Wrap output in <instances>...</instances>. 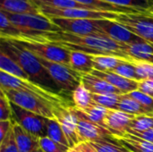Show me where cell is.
Instances as JSON below:
<instances>
[{
  "instance_id": "f6af8a7d",
  "label": "cell",
  "mask_w": 153,
  "mask_h": 152,
  "mask_svg": "<svg viewBox=\"0 0 153 152\" xmlns=\"http://www.w3.org/2000/svg\"><path fill=\"white\" fill-rule=\"evenodd\" d=\"M67 152H80V149H79V147H78V145H77V146H75V147L70 148Z\"/></svg>"
},
{
  "instance_id": "d4e9b609",
  "label": "cell",
  "mask_w": 153,
  "mask_h": 152,
  "mask_svg": "<svg viewBox=\"0 0 153 152\" xmlns=\"http://www.w3.org/2000/svg\"><path fill=\"white\" fill-rule=\"evenodd\" d=\"M0 36L1 39L21 40L24 38L22 32L10 22L3 11H0Z\"/></svg>"
},
{
  "instance_id": "e575fe53",
  "label": "cell",
  "mask_w": 153,
  "mask_h": 152,
  "mask_svg": "<svg viewBox=\"0 0 153 152\" xmlns=\"http://www.w3.org/2000/svg\"><path fill=\"white\" fill-rule=\"evenodd\" d=\"M111 72H113L117 74H119L125 78L140 82V78L136 73V69L131 61H125L124 63L119 65L117 67H116Z\"/></svg>"
},
{
  "instance_id": "9a60e30c",
  "label": "cell",
  "mask_w": 153,
  "mask_h": 152,
  "mask_svg": "<svg viewBox=\"0 0 153 152\" xmlns=\"http://www.w3.org/2000/svg\"><path fill=\"white\" fill-rule=\"evenodd\" d=\"M91 74L108 82L112 86L119 90L123 94H128L132 91L137 90L139 87V82L125 78L113 72H100L93 70Z\"/></svg>"
},
{
  "instance_id": "ee69618b",
  "label": "cell",
  "mask_w": 153,
  "mask_h": 152,
  "mask_svg": "<svg viewBox=\"0 0 153 152\" xmlns=\"http://www.w3.org/2000/svg\"><path fill=\"white\" fill-rule=\"evenodd\" d=\"M78 147L80 149V152H97L91 142H81L78 144Z\"/></svg>"
},
{
  "instance_id": "4316f807",
  "label": "cell",
  "mask_w": 153,
  "mask_h": 152,
  "mask_svg": "<svg viewBox=\"0 0 153 152\" xmlns=\"http://www.w3.org/2000/svg\"><path fill=\"white\" fill-rule=\"evenodd\" d=\"M117 110L133 116L148 115L141 104L127 94H123L118 104Z\"/></svg>"
},
{
  "instance_id": "ba28073f",
  "label": "cell",
  "mask_w": 153,
  "mask_h": 152,
  "mask_svg": "<svg viewBox=\"0 0 153 152\" xmlns=\"http://www.w3.org/2000/svg\"><path fill=\"white\" fill-rule=\"evenodd\" d=\"M17 41L39 58H43L55 63L63 64L69 66L70 50L59 45L51 42H39L33 40Z\"/></svg>"
},
{
  "instance_id": "f35d334b",
  "label": "cell",
  "mask_w": 153,
  "mask_h": 152,
  "mask_svg": "<svg viewBox=\"0 0 153 152\" xmlns=\"http://www.w3.org/2000/svg\"><path fill=\"white\" fill-rule=\"evenodd\" d=\"M136 69V73L140 78V81L145 79H153V65L142 61L132 62Z\"/></svg>"
},
{
  "instance_id": "60d3db41",
  "label": "cell",
  "mask_w": 153,
  "mask_h": 152,
  "mask_svg": "<svg viewBox=\"0 0 153 152\" xmlns=\"http://www.w3.org/2000/svg\"><path fill=\"white\" fill-rule=\"evenodd\" d=\"M138 90L153 98V79H145L140 81Z\"/></svg>"
},
{
  "instance_id": "6da1fadb",
  "label": "cell",
  "mask_w": 153,
  "mask_h": 152,
  "mask_svg": "<svg viewBox=\"0 0 153 152\" xmlns=\"http://www.w3.org/2000/svg\"><path fill=\"white\" fill-rule=\"evenodd\" d=\"M41 42H51L71 51H80L92 56L108 55L133 61L123 50V45L107 36L74 35L64 31L46 33Z\"/></svg>"
},
{
  "instance_id": "2e32d148",
  "label": "cell",
  "mask_w": 153,
  "mask_h": 152,
  "mask_svg": "<svg viewBox=\"0 0 153 152\" xmlns=\"http://www.w3.org/2000/svg\"><path fill=\"white\" fill-rule=\"evenodd\" d=\"M13 130L19 152H34L39 148V138L13 120Z\"/></svg>"
},
{
  "instance_id": "cb8c5ba5",
  "label": "cell",
  "mask_w": 153,
  "mask_h": 152,
  "mask_svg": "<svg viewBox=\"0 0 153 152\" xmlns=\"http://www.w3.org/2000/svg\"><path fill=\"white\" fill-rule=\"evenodd\" d=\"M94 70L100 72H111L125 61H128L115 56L99 55L92 56Z\"/></svg>"
},
{
  "instance_id": "8d00e7d4",
  "label": "cell",
  "mask_w": 153,
  "mask_h": 152,
  "mask_svg": "<svg viewBox=\"0 0 153 152\" xmlns=\"http://www.w3.org/2000/svg\"><path fill=\"white\" fill-rule=\"evenodd\" d=\"M39 148L44 152H67L70 149L67 146L51 140L48 136L39 138Z\"/></svg>"
},
{
  "instance_id": "ab89813d",
  "label": "cell",
  "mask_w": 153,
  "mask_h": 152,
  "mask_svg": "<svg viewBox=\"0 0 153 152\" xmlns=\"http://www.w3.org/2000/svg\"><path fill=\"white\" fill-rule=\"evenodd\" d=\"M0 152H19L13 128L5 138L0 142Z\"/></svg>"
},
{
  "instance_id": "b9f144b4",
  "label": "cell",
  "mask_w": 153,
  "mask_h": 152,
  "mask_svg": "<svg viewBox=\"0 0 153 152\" xmlns=\"http://www.w3.org/2000/svg\"><path fill=\"white\" fill-rule=\"evenodd\" d=\"M13 128V120L0 121V142H2Z\"/></svg>"
},
{
  "instance_id": "7dc6e473",
  "label": "cell",
  "mask_w": 153,
  "mask_h": 152,
  "mask_svg": "<svg viewBox=\"0 0 153 152\" xmlns=\"http://www.w3.org/2000/svg\"><path fill=\"white\" fill-rule=\"evenodd\" d=\"M152 12L153 13V0H152Z\"/></svg>"
},
{
  "instance_id": "ac0fdd59",
  "label": "cell",
  "mask_w": 153,
  "mask_h": 152,
  "mask_svg": "<svg viewBox=\"0 0 153 152\" xmlns=\"http://www.w3.org/2000/svg\"><path fill=\"white\" fill-rule=\"evenodd\" d=\"M0 11L16 14H41L32 0H0Z\"/></svg>"
},
{
  "instance_id": "bcb514c9",
  "label": "cell",
  "mask_w": 153,
  "mask_h": 152,
  "mask_svg": "<svg viewBox=\"0 0 153 152\" xmlns=\"http://www.w3.org/2000/svg\"><path fill=\"white\" fill-rule=\"evenodd\" d=\"M34 152H44V151H43L40 148H39V149H37V150H36Z\"/></svg>"
},
{
  "instance_id": "7a4b0ae2",
  "label": "cell",
  "mask_w": 153,
  "mask_h": 152,
  "mask_svg": "<svg viewBox=\"0 0 153 152\" xmlns=\"http://www.w3.org/2000/svg\"><path fill=\"white\" fill-rule=\"evenodd\" d=\"M0 50H3L15 60L27 73L30 81L53 90L52 86L55 85V83L45 67L42 65L39 58L21 45L17 40L1 39Z\"/></svg>"
},
{
  "instance_id": "836d02e7",
  "label": "cell",
  "mask_w": 153,
  "mask_h": 152,
  "mask_svg": "<svg viewBox=\"0 0 153 152\" xmlns=\"http://www.w3.org/2000/svg\"><path fill=\"white\" fill-rule=\"evenodd\" d=\"M153 128V116L142 115L135 116L127 131L144 132Z\"/></svg>"
},
{
  "instance_id": "d6986e66",
  "label": "cell",
  "mask_w": 153,
  "mask_h": 152,
  "mask_svg": "<svg viewBox=\"0 0 153 152\" xmlns=\"http://www.w3.org/2000/svg\"><path fill=\"white\" fill-rule=\"evenodd\" d=\"M82 82L91 94H108V93L123 94L119 90L112 86L108 82L91 73L82 74Z\"/></svg>"
},
{
  "instance_id": "f1b7e54d",
  "label": "cell",
  "mask_w": 153,
  "mask_h": 152,
  "mask_svg": "<svg viewBox=\"0 0 153 152\" xmlns=\"http://www.w3.org/2000/svg\"><path fill=\"white\" fill-rule=\"evenodd\" d=\"M97 152H130L116 138H105L91 142Z\"/></svg>"
},
{
  "instance_id": "44dd1931",
  "label": "cell",
  "mask_w": 153,
  "mask_h": 152,
  "mask_svg": "<svg viewBox=\"0 0 153 152\" xmlns=\"http://www.w3.org/2000/svg\"><path fill=\"white\" fill-rule=\"evenodd\" d=\"M117 141L130 152H153V143L128 133Z\"/></svg>"
},
{
  "instance_id": "c3c4849f",
  "label": "cell",
  "mask_w": 153,
  "mask_h": 152,
  "mask_svg": "<svg viewBox=\"0 0 153 152\" xmlns=\"http://www.w3.org/2000/svg\"><path fill=\"white\" fill-rule=\"evenodd\" d=\"M152 116H153V115H152Z\"/></svg>"
},
{
  "instance_id": "74e56055",
  "label": "cell",
  "mask_w": 153,
  "mask_h": 152,
  "mask_svg": "<svg viewBox=\"0 0 153 152\" xmlns=\"http://www.w3.org/2000/svg\"><path fill=\"white\" fill-rule=\"evenodd\" d=\"M13 120L11 101L5 93L0 90V121Z\"/></svg>"
},
{
  "instance_id": "e0dca14e",
  "label": "cell",
  "mask_w": 153,
  "mask_h": 152,
  "mask_svg": "<svg viewBox=\"0 0 153 152\" xmlns=\"http://www.w3.org/2000/svg\"><path fill=\"white\" fill-rule=\"evenodd\" d=\"M123 50L133 61H142L153 65V44L142 40L123 45Z\"/></svg>"
},
{
  "instance_id": "5b68a950",
  "label": "cell",
  "mask_w": 153,
  "mask_h": 152,
  "mask_svg": "<svg viewBox=\"0 0 153 152\" xmlns=\"http://www.w3.org/2000/svg\"><path fill=\"white\" fill-rule=\"evenodd\" d=\"M39 60L55 85L62 91L73 93L82 83V74L74 71L71 67L43 58H39Z\"/></svg>"
},
{
  "instance_id": "277c9868",
  "label": "cell",
  "mask_w": 153,
  "mask_h": 152,
  "mask_svg": "<svg viewBox=\"0 0 153 152\" xmlns=\"http://www.w3.org/2000/svg\"><path fill=\"white\" fill-rule=\"evenodd\" d=\"M2 90L5 93L9 100L12 103L17 105L18 107L24 108L34 114H37L39 116H44L48 119L56 118L55 117L56 107L53 106L48 101L22 90Z\"/></svg>"
},
{
  "instance_id": "4dcf8cb0",
  "label": "cell",
  "mask_w": 153,
  "mask_h": 152,
  "mask_svg": "<svg viewBox=\"0 0 153 152\" xmlns=\"http://www.w3.org/2000/svg\"><path fill=\"white\" fill-rule=\"evenodd\" d=\"M123 94L108 93V94H91L92 100L108 109H117Z\"/></svg>"
},
{
  "instance_id": "d590c367",
  "label": "cell",
  "mask_w": 153,
  "mask_h": 152,
  "mask_svg": "<svg viewBox=\"0 0 153 152\" xmlns=\"http://www.w3.org/2000/svg\"><path fill=\"white\" fill-rule=\"evenodd\" d=\"M127 95H129L131 98H133L134 99H135L136 101H138L141 106L145 109V111L147 112L148 115H153V98L144 94L143 92L140 91V90H134L132 91L130 93H128Z\"/></svg>"
},
{
  "instance_id": "ffe728a7",
  "label": "cell",
  "mask_w": 153,
  "mask_h": 152,
  "mask_svg": "<svg viewBox=\"0 0 153 152\" xmlns=\"http://www.w3.org/2000/svg\"><path fill=\"white\" fill-rule=\"evenodd\" d=\"M69 66L75 72L82 74L91 73L94 70L92 55H89L80 51L70 50Z\"/></svg>"
},
{
  "instance_id": "4fadbf2b",
  "label": "cell",
  "mask_w": 153,
  "mask_h": 152,
  "mask_svg": "<svg viewBox=\"0 0 153 152\" xmlns=\"http://www.w3.org/2000/svg\"><path fill=\"white\" fill-rule=\"evenodd\" d=\"M99 25L105 36L121 44H132L143 40L116 20H99Z\"/></svg>"
},
{
  "instance_id": "8fae6325",
  "label": "cell",
  "mask_w": 153,
  "mask_h": 152,
  "mask_svg": "<svg viewBox=\"0 0 153 152\" xmlns=\"http://www.w3.org/2000/svg\"><path fill=\"white\" fill-rule=\"evenodd\" d=\"M74 112L77 117L78 134L81 142H92L105 138H113L114 135L107 128L91 120L82 111L75 107ZM115 138V137H114Z\"/></svg>"
},
{
  "instance_id": "7c38bea8",
  "label": "cell",
  "mask_w": 153,
  "mask_h": 152,
  "mask_svg": "<svg viewBox=\"0 0 153 152\" xmlns=\"http://www.w3.org/2000/svg\"><path fill=\"white\" fill-rule=\"evenodd\" d=\"M55 117L60 124L67 139L69 147L73 148L80 143L77 117L74 106H62L55 108Z\"/></svg>"
},
{
  "instance_id": "7402d4cb",
  "label": "cell",
  "mask_w": 153,
  "mask_h": 152,
  "mask_svg": "<svg viewBox=\"0 0 153 152\" xmlns=\"http://www.w3.org/2000/svg\"><path fill=\"white\" fill-rule=\"evenodd\" d=\"M0 71L17 78L30 80L29 76L19 65V64L3 50H0Z\"/></svg>"
},
{
  "instance_id": "f546056e",
  "label": "cell",
  "mask_w": 153,
  "mask_h": 152,
  "mask_svg": "<svg viewBox=\"0 0 153 152\" xmlns=\"http://www.w3.org/2000/svg\"><path fill=\"white\" fill-rule=\"evenodd\" d=\"M47 136L60 144L69 147V143H68L67 139L62 130V127L56 118L48 119V121H47Z\"/></svg>"
},
{
  "instance_id": "1f68e13d",
  "label": "cell",
  "mask_w": 153,
  "mask_h": 152,
  "mask_svg": "<svg viewBox=\"0 0 153 152\" xmlns=\"http://www.w3.org/2000/svg\"><path fill=\"white\" fill-rule=\"evenodd\" d=\"M108 111V108L102 107L97 103H93L91 107H89L87 109L82 111L91 120L95 122L96 124L100 125L101 126L105 127V117L107 116V113Z\"/></svg>"
},
{
  "instance_id": "7bdbcfd3",
  "label": "cell",
  "mask_w": 153,
  "mask_h": 152,
  "mask_svg": "<svg viewBox=\"0 0 153 152\" xmlns=\"http://www.w3.org/2000/svg\"><path fill=\"white\" fill-rule=\"evenodd\" d=\"M128 133H131L133 135H135L141 139H143L147 142H150L153 143V128L149 129L144 132H134V131H127Z\"/></svg>"
},
{
  "instance_id": "30bf717a",
  "label": "cell",
  "mask_w": 153,
  "mask_h": 152,
  "mask_svg": "<svg viewBox=\"0 0 153 152\" xmlns=\"http://www.w3.org/2000/svg\"><path fill=\"white\" fill-rule=\"evenodd\" d=\"M13 120L31 134L42 138L47 136L48 118L30 112L11 102Z\"/></svg>"
},
{
  "instance_id": "d6a6232c",
  "label": "cell",
  "mask_w": 153,
  "mask_h": 152,
  "mask_svg": "<svg viewBox=\"0 0 153 152\" xmlns=\"http://www.w3.org/2000/svg\"><path fill=\"white\" fill-rule=\"evenodd\" d=\"M38 6L44 5L55 8H82L89 9L86 5H83L74 0H32Z\"/></svg>"
},
{
  "instance_id": "8992f818",
  "label": "cell",
  "mask_w": 153,
  "mask_h": 152,
  "mask_svg": "<svg viewBox=\"0 0 153 152\" xmlns=\"http://www.w3.org/2000/svg\"><path fill=\"white\" fill-rule=\"evenodd\" d=\"M116 21L143 40L153 44V13L139 12L118 13Z\"/></svg>"
},
{
  "instance_id": "484cf974",
  "label": "cell",
  "mask_w": 153,
  "mask_h": 152,
  "mask_svg": "<svg viewBox=\"0 0 153 152\" xmlns=\"http://www.w3.org/2000/svg\"><path fill=\"white\" fill-rule=\"evenodd\" d=\"M72 99L74 107L81 111H84L94 103L91 98V93L85 88L82 82L72 93Z\"/></svg>"
},
{
  "instance_id": "9c48e42d",
  "label": "cell",
  "mask_w": 153,
  "mask_h": 152,
  "mask_svg": "<svg viewBox=\"0 0 153 152\" xmlns=\"http://www.w3.org/2000/svg\"><path fill=\"white\" fill-rule=\"evenodd\" d=\"M62 31L74 35L87 36L99 35L105 36L99 25V20L92 19H67V18H49Z\"/></svg>"
},
{
  "instance_id": "83f0119b",
  "label": "cell",
  "mask_w": 153,
  "mask_h": 152,
  "mask_svg": "<svg viewBox=\"0 0 153 152\" xmlns=\"http://www.w3.org/2000/svg\"><path fill=\"white\" fill-rule=\"evenodd\" d=\"M101 1L117 6L131 8L139 12L152 11V0H101Z\"/></svg>"
},
{
  "instance_id": "603a6c76",
  "label": "cell",
  "mask_w": 153,
  "mask_h": 152,
  "mask_svg": "<svg viewBox=\"0 0 153 152\" xmlns=\"http://www.w3.org/2000/svg\"><path fill=\"white\" fill-rule=\"evenodd\" d=\"M75 2H78L83 5H86L91 10H97V11H105V12H114L117 13H139V11L117 6L111 4L109 3L103 2L101 0H74Z\"/></svg>"
},
{
  "instance_id": "52a82bcc",
  "label": "cell",
  "mask_w": 153,
  "mask_h": 152,
  "mask_svg": "<svg viewBox=\"0 0 153 152\" xmlns=\"http://www.w3.org/2000/svg\"><path fill=\"white\" fill-rule=\"evenodd\" d=\"M41 14L48 18H67V19H92V20H116L118 16L117 13L97 11L82 8H55L49 6H39Z\"/></svg>"
},
{
  "instance_id": "5bb4252c",
  "label": "cell",
  "mask_w": 153,
  "mask_h": 152,
  "mask_svg": "<svg viewBox=\"0 0 153 152\" xmlns=\"http://www.w3.org/2000/svg\"><path fill=\"white\" fill-rule=\"evenodd\" d=\"M134 116L117 109H108L105 117V126L116 139H118L127 133Z\"/></svg>"
},
{
  "instance_id": "3957f363",
  "label": "cell",
  "mask_w": 153,
  "mask_h": 152,
  "mask_svg": "<svg viewBox=\"0 0 153 152\" xmlns=\"http://www.w3.org/2000/svg\"><path fill=\"white\" fill-rule=\"evenodd\" d=\"M0 89L2 90H16L25 91L48 101L56 108L62 106H69L66 99L56 91L46 88L30 80H25L10 75L0 71Z\"/></svg>"
}]
</instances>
